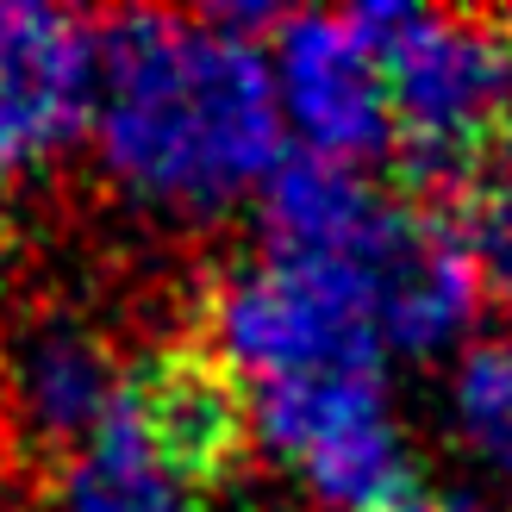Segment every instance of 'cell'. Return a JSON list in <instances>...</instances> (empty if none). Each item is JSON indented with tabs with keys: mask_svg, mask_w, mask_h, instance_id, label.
Instances as JSON below:
<instances>
[{
	"mask_svg": "<svg viewBox=\"0 0 512 512\" xmlns=\"http://www.w3.org/2000/svg\"><path fill=\"white\" fill-rule=\"evenodd\" d=\"M125 369L113 344L57 300H38L0 325V450L19 475L57 488L100 425L113 419Z\"/></svg>",
	"mask_w": 512,
	"mask_h": 512,
	"instance_id": "277c9868",
	"label": "cell"
},
{
	"mask_svg": "<svg viewBox=\"0 0 512 512\" xmlns=\"http://www.w3.org/2000/svg\"><path fill=\"white\" fill-rule=\"evenodd\" d=\"M506 19V119H500V157L512 163V13H500Z\"/></svg>",
	"mask_w": 512,
	"mask_h": 512,
	"instance_id": "4fadbf2b",
	"label": "cell"
},
{
	"mask_svg": "<svg viewBox=\"0 0 512 512\" xmlns=\"http://www.w3.org/2000/svg\"><path fill=\"white\" fill-rule=\"evenodd\" d=\"M0 238H7V169H0Z\"/></svg>",
	"mask_w": 512,
	"mask_h": 512,
	"instance_id": "5bb4252c",
	"label": "cell"
},
{
	"mask_svg": "<svg viewBox=\"0 0 512 512\" xmlns=\"http://www.w3.org/2000/svg\"><path fill=\"white\" fill-rule=\"evenodd\" d=\"M356 38L381 63L388 88L394 163L413 200L463 194L488 175L506 119V19L500 13H419V7H363L350 13Z\"/></svg>",
	"mask_w": 512,
	"mask_h": 512,
	"instance_id": "7a4b0ae2",
	"label": "cell"
},
{
	"mask_svg": "<svg viewBox=\"0 0 512 512\" xmlns=\"http://www.w3.org/2000/svg\"><path fill=\"white\" fill-rule=\"evenodd\" d=\"M100 32L57 7H0V169H32L94 119Z\"/></svg>",
	"mask_w": 512,
	"mask_h": 512,
	"instance_id": "8992f818",
	"label": "cell"
},
{
	"mask_svg": "<svg viewBox=\"0 0 512 512\" xmlns=\"http://www.w3.org/2000/svg\"><path fill=\"white\" fill-rule=\"evenodd\" d=\"M119 413L132 425V438L144 444V456L194 506H207L232 488L256 444V413H250L244 381L200 338V325L125 369Z\"/></svg>",
	"mask_w": 512,
	"mask_h": 512,
	"instance_id": "5b68a950",
	"label": "cell"
},
{
	"mask_svg": "<svg viewBox=\"0 0 512 512\" xmlns=\"http://www.w3.org/2000/svg\"><path fill=\"white\" fill-rule=\"evenodd\" d=\"M57 512H200V506L150 463L144 444L132 438V425H125V413L113 406L100 438L63 469Z\"/></svg>",
	"mask_w": 512,
	"mask_h": 512,
	"instance_id": "9c48e42d",
	"label": "cell"
},
{
	"mask_svg": "<svg viewBox=\"0 0 512 512\" xmlns=\"http://www.w3.org/2000/svg\"><path fill=\"white\" fill-rule=\"evenodd\" d=\"M456 425L500 475H512V331L481 338L463 356V369H456Z\"/></svg>",
	"mask_w": 512,
	"mask_h": 512,
	"instance_id": "8fae6325",
	"label": "cell"
},
{
	"mask_svg": "<svg viewBox=\"0 0 512 512\" xmlns=\"http://www.w3.org/2000/svg\"><path fill=\"white\" fill-rule=\"evenodd\" d=\"M388 207L356 163H331L313 150H288L263 175V225H269V256H313V263H344Z\"/></svg>",
	"mask_w": 512,
	"mask_h": 512,
	"instance_id": "ba28073f",
	"label": "cell"
},
{
	"mask_svg": "<svg viewBox=\"0 0 512 512\" xmlns=\"http://www.w3.org/2000/svg\"><path fill=\"white\" fill-rule=\"evenodd\" d=\"M275 82L281 107L300 125L313 157L331 163H363L388 150V88H381V63L369 44L356 38L350 13H300L275 25Z\"/></svg>",
	"mask_w": 512,
	"mask_h": 512,
	"instance_id": "52a82bcc",
	"label": "cell"
},
{
	"mask_svg": "<svg viewBox=\"0 0 512 512\" xmlns=\"http://www.w3.org/2000/svg\"><path fill=\"white\" fill-rule=\"evenodd\" d=\"M438 213L450 225L456 250H463L481 300H494L512 313V169H500V175L488 169L463 194H450Z\"/></svg>",
	"mask_w": 512,
	"mask_h": 512,
	"instance_id": "30bf717a",
	"label": "cell"
},
{
	"mask_svg": "<svg viewBox=\"0 0 512 512\" xmlns=\"http://www.w3.org/2000/svg\"><path fill=\"white\" fill-rule=\"evenodd\" d=\"M94 32L100 150L138 200L200 213L275 169V75L250 38L169 13H119Z\"/></svg>",
	"mask_w": 512,
	"mask_h": 512,
	"instance_id": "6da1fadb",
	"label": "cell"
},
{
	"mask_svg": "<svg viewBox=\"0 0 512 512\" xmlns=\"http://www.w3.org/2000/svg\"><path fill=\"white\" fill-rule=\"evenodd\" d=\"M200 338L238 369L244 394L325 375H381V325L363 281L313 256H263L225 275L200 313Z\"/></svg>",
	"mask_w": 512,
	"mask_h": 512,
	"instance_id": "3957f363",
	"label": "cell"
},
{
	"mask_svg": "<svg viewBox=\"0 0 512 512\" xmlns=\"http://www.w3.org/2000/svg\"><path fill=\"white\" fill-rule=\"evenodd\" d=\"M363 512H475L463 494H450V488H431V481H419V475H406L394 494H381L375 506H363Z\"/></svg>",
	"mask_w": 512,
	"mask_h": 512,
	"instance_id": "7c38bea8",
	"label": "cell"
}]
</instances>
